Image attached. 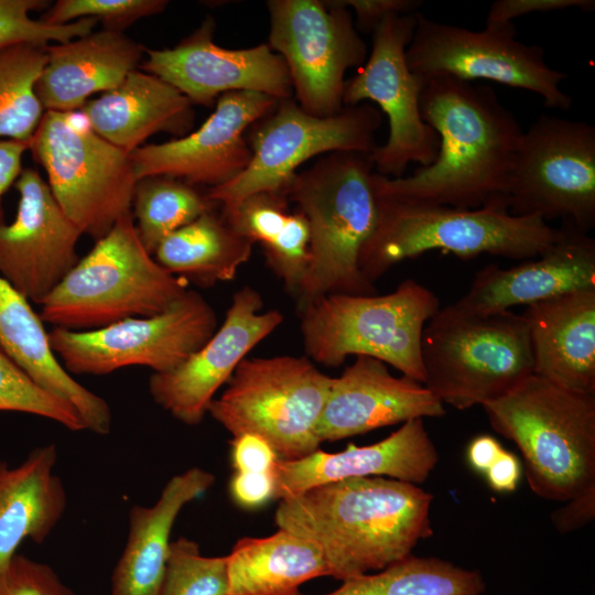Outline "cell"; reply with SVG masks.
<instances>
[{
    "label": "cell",
    "instance_id": "obj_13",
    "mask_svg": "<svg viewBox=\"0 0 595 595\" xmlns=\"http://www.w3.org/2000/svg\"><path fill=\"white\" fill-rule=\"evenodd\" d=\"M217 329L212 305L187 290L160 314L129 317L90 331L54 327L51 347L69 374L102 376L129 366L166 372L197 351Z\"/></svg>",
    "mask_w": 595,
    "mask_h": 595
},
{
    "label": "cell",
    "instance_id": "obj_1",
    "mask_svg": "<svg viewBox=\"0 0 595 595\" xmlns=\"http://www.w3.org/2000/svg\"><path fill=\"white\" fill-rule=\"evenodd\" d=\"M423 80L420 112L439 136L436 159L407 177L375 172L376 193L461 209L507 205L513 158L523 132L512 111L488 85L451 76Z\"/></svg>",
    "mask_w": 595,
    "mask_h": 595
},
{
    "label": "cell",
    "instance_id": "obj_45",
    "mask_svg": "<svg viewBox=\"0 0 595 595\" xmlns=\"http://www.w3.org/2000/svg\"><path fill=\"white\" fill-rule=\"evenodd\" d=\"M521 464L519 458L505 448L490 467L485 472L486 482L497 493L513 491L521 477Z\"/></svg>",
    "mask_w": 595,
    "mask_h": 595
},
{
    "label": "cell",
    "instance_id": "obj_10",
    "mask_svg": "<svg viewBox=\"0 0 595 595\" xmlns=\"http://www.w3.org/2000/svg\"><path fill=\"white\" fill-rule=\"evenodd\" d=\"M29 149L82 235L98 240L131 213L138 181L131 154L77 125L72 112L45 110Z\"/></svg>",
    "mask_w": 595,
    "mask_h": 595
},
{
    "label": "cell",
    "instance_id": "obj_44",
    "mask_svg": "<svg viewBox=\"0 0 595 595\" xmlns=\"http://www.w3.org/2000/svg\"><path fill=\"white\" fill-rule=\"evenodd\" d=\"M595 517V486L566 500V504L554 510L551 521L562 533L577 530L593 521Z\"/></svg>",
    "mask_w": 595,
    "mask_h": 595
},
{
    "label": "cell",
    "instance_id": "obj_12",
    "mask_svg": "<svg viewBox=\"0 0 595 595\" xmlns=\"http://www.w3.org/2000/svg\"><path fill=\"white\" fill-rule=\"evenodd\" d=\"M509 213L561 218L582 232L595 226V127L540 116L523 131L507 190Z\"/></svg>",
    "mask_w": 595,
    "mask_h": 595
},
{
    "label": "cell",
    "instance_id": "obj_39",
    "mask_svg": "<svg viewBox=\"0 0 595 595\" xmlns=\"http://www.w3.org/2000/svg\"><path fill=\"white\" fill-rule=\"evenodd\" d=\"M0 595H76L48 565L17 553L0 571Z\"/></svg>",
    "mask_w": 595,
    "mask_h": 595
},
{
    "label": "cell",
    "instance_id": "obj_40",
    "mask_svg": "<svg viewBox=\"0 0 595 595\" xmlns=\"http://www.w3.org/2000/svg\"><path fill=\"white\" fill-rule=\"evenodd\" d=\"M230 461L235 472L274 473L280 457L273 446L261 435L242 433L232 436Z\"/></svg>",
    "mask_w": 595,
    "mask_h": 595
},
{
    "label": "cell",
    "instance_id": "obj_24",
    "mask_svg": "<svg viewBox=\"0 0 595 595\" xmlns=\"http://www.w3.org/2000/svg\"><path fill=\"white\" fill-rule=\"evenodd\" d=\"M521 316L533 374L563 388L595 394V289L530 304Z\"/></svg>",
    "mask_w": 595,
    "mask_h": 595
},
{
    "label": "cell",
    "instance_id": "obj_42",
    "mask_svg": "<svg viewBox=\"0 0 595 595\" xmlns=\"http://www.w3.org/2000/svg\"><path fill=\"white\" fill-rule=\"evenodd\" d=\"M229 495L242 509H258L274 499V473L234 472Z\"/></svg>",
    "mask_w": 595,
    "mask_h": 595
},
{
    "label": "cell",
    "instance_id": "obj_30",
    "mask_svg": "<svg viewBox=\"0 0 595 595\" xmlns=\"http://www.w3.org/2000/svg\"><path fill=\"white\" fill-rule=\"evenodd\" d=\"M228 595H296L315 577L329 576L322 551L288 530L239 539L227 555Z\"/></svg>",
    "mask_w": 595,
    "mask_h": 595
},
{
    "label": "cell",
    "instance_id": "obj_22",
    "mask_svg": "<svg viewBox=\"0 0 595 595\" xmlns=\"http://www.w3.org/2000/svg\"><path fill=\"white\" fill-rule=\"evenodd\" d=\"M445 408L423 383L394 377L386 364L356 356L332 386L318 423V439L335 442L412 419L437 418Z\"/></svg>",
    "mask_w": 595,
    "mask_h": 595
},
{
    "label": "cell",
    "instance_id": "obj_47",
    "mask_svg": "<svg viewBox=\"0 0 595 595\" xmlns=\"http://www.w3.org/2000/svg\"><path fill=\"white\" fill-rule=\"evenodd\" d=\"M502 450L500 443L491 435H478L467 445V463L475 472L485 474Z\"/></svg>",
    "mask_w": 595,
    "mask_h": 595
},
{
    "label": "cell",
    "instance_id": "obj_18",
    "mask_svg": "<svg viewBox=\"0 0 595 595\" xmlns=\"http://www.w3.org/2000/svg\"><path fill=\"white\" fill-rule=\"evenodd\" d=\"M260 293L241 286L231 299L223 324L185 361L166 372H153L149 392L153 401L186 425L199 424L217 390L248 353L283 322L278 310L261 312Z\"/></svg>",
    "mask_w": 595,
    "mask_h": 595
},
{
    "label": "cell",
    "instance_id": "obj_46",
    "mask_svg": "<svg viewBox=\"0 0 595 595\" xmlns=\"http://www.w3.org/2000/svg\"><path fill=\"white\" fill-rule=\"evenodd\" d=\"M30 142L0 140V196L4 194L22 172V158Z\"/></svg>",
    "mask_w": 595,
    "mask_h": 595
},
{
    "label": "cell",
    "instance_id": "obj_6",
    "mask_svg": "<svg viewBox=\"0 0 595 595\" xmlns=\"http://www.w3.org/2000/svg\"><path fill=\"white\" fill-rule=\"evenodd\" d=\"M187 281L161 267L143 246L132 217L122 216L40 304L43 322L90 331L162 313Z\"/></svg>",
    "mask_w": 595,
    "mask_h": 595
},
{
    "label": "cell",
    "instance_id": "obj_35",
    "mask_svg": "<svg viewBox=\"0 0 595 595\" xmlns=\"http://www.w3.org/2000/svg\"><path fill=\"white\" fill-rule=\"evenodd\" d=\"M159 595H228L227 555L204 556L186 537L172 541Z\"/></svg>",
    "mask_w": 595,
    "mask_h": 595
},
{
    "label": "cell",
    "instance_id": "obj_33",
    "mask_svg": "<svg viewBox=\"0 0 595 595\" xmlns=\"http://www.w3.org/2000/svg\"><path fill=\"white\" fill-rule=\"evenodd\" d=\"M217 206L194 185L169 176H148L137 181L131 214L143 246L153 255L167 236Z\"/></svg>",
    "mask_w": 595,
    "mask_h": 595
},
{
    "label": "cell",
    "instance_id": "obj_38",
    "mask_svg": "<svg viewBox=\"0 0 595 595\" xmlns=\"http://www.w3.org/2000/svg\"><path fill=\"white\" fill-rule=\"evenodd\" d=\"M167 4L166 0H57L41 20L58 25L93 18L104 30L122 32L142 18L161 13Z\"/></svg>",
    "mask_w": 595,
    "mask_h": 595
},
{
    "label": "cell",
    "instance_id": "obj_16",
    "mask_svg": "<svg viewBox=\"0 0 595 595\" xmlns=\"http://www.w3.org/2000/svg\"><path fill=\"white\" fill-rule=\"evenodd\" d=\"M416 13V12H415ZM415 13L392 14L374 30L372 46L357 74L345 80L344 106L374 101L387 116L389 136L371 152L376 173L402 177L410 163L432 164L440 139L420 112L423 78L410 71L405 51L416 25Z\"/></svg>",
    "mask_w": 595,
    "mask_h": 595
},
{
    "label": "cell",
    "instance_id": "obj_43",
    "mask_svg": "<svg viewBox=\"0 0 595 595\" xmlns=\"http://www.w3.org/2000/svg\"><path fill=\"white\" fill-rule=\"evenodd\" d=\"M356 14V29L372 33L382 20L392 14H411L423 6L421 0H340Z\"/></svg>",
    "mask_w": 595,
    "mask_h": 595
},
{
    "label": "cell",
    "instance_id": "obj_28",
    "mask_svg": "<svg viewBox=\"0 0 595 595\" xmlns=\"http://www.w3.org/2000/svg\"><path fill=\"white\" fill-rule=\"evenodd\" d=\"M214 482L212 473L191 467L169 479L153 506L131 507L127 542L111 575V595H159L174 522L184 506Z\"/></svg>",
    "mask_w": 595,
    "mask_h": 595
},
{
    "label": "cell",
    "instance_id": "obj_9",
    "mask_svg": "<svg viewBox=\"0 0 595 595\" xmlns=\"http://www.w3.org/2000/svg\"><path fill=\"white\" fill-rule=\"evenodd\" d=\"M333 377L306 356L245 358L207 410L232 436L256 433L280 459L320 450L317 430Z\"/></svg>",
    "mask_w": 595,
    "mask_h": 595
},
{
    "label": "cell",
    "instance_id": "obj_32",
    "mask_svg": "<svg viewBox=\"0 0 595 595\" xmlns=\"http://www.w3.org/2000/svg\"><path fill=\"white\" fill-rule=\"evenodd\" d=\"M484 591L485 582L478 571L411 554L378 573L345 580L340 587L325 595H480Z\"/></svg>",
    "mask_w": 595,
    "mask_h": 595
},
{
    "label": "cell",
    "instance_id": "obj_34",
    "mask_svg": "<svg viewBox=\"0 0 595 595\" xmlns=\"http://www.w3.org/2000/svg\"><path fill=\"white\" fill-rule=\"evenodd\" d=\"M47 62V45L20 44L0 50V140L30 142L44 108L35 85Z\"/></svg>",
    "mask_w": 595,
    "mask_h": 595
},
{
    "label": "cell",
    "instance_id": "obj_8",
    "mask_svg": "<svg viewBox=\"0 0 595 595\" xmlns=\"http://www.w3.org/2000/svg\"><path fill=\"white\" fill-rule=\"evenodd\" d=\"M421 363L423 385L459 410L495 401L533 375L526 323L511 311L466 315L440 309L423 328Z\"/></svg>",
    "mask_w": 595,
    "mask_h": 595
},
{
    "label": "cell",
    "instance_id": "obj_14",
    "mask_svg": "<svg viewBox=\"0 0 595 595\" xmlns=\"http://www.w3.org/2000/svg\"><path fill=\"white\" fill-rule=\"evenodd\" d=\"M415 18L405 61L421 78L487 79L538 94L550 108L572 106V98L560 87L567 75L548 65L541 46L518 41L513 22L474 31L431 20L419 11Z\"/></svg>",
    "mask_w": 595,
    "mask_h": 595
},
{
    "label": "cell",
    "instance_id": "obj_2",
    "mask_svg": "<svg viewBox=\"0 0 595 595\" xmlns=\"http://www.w3.org/2000/svg\"><path fill=\"white\" fill-rule=\"evenodd\" d=\"M432 494L387 477L325 483L280 500L274 521L313 542L329 576L345 581L412 554L432 536Z\"/></svg>",
    "mask_w": 595,
    "mask_h": 595
},
{
    "label": "cell",
    "instance_id": "obj_41",
    "mask_svg": "<svg viewBox=\"0 0 595 595\" xmlns=\"http://www.w3.org/2000/svg\"><path fill=\"white\" fill-rule=\"evenodd\" d=\"M576 8L582 11H593L594 0H497L488 10L486 26H497L512 22L515 18L530 13H547L551 11Z\"/></svg>",
    "mask_w": 595,
    "mask_h": 595
},
{
    "label": "cell",
    "instance_id": "obj_37",
    "mask_svg": "<svg viewBox=\"0 0 595 595\" xmlns=\"http://www.w3.org/2000/svg\"><path fill=\"white\" fill-rule=\"evenodd\" d=\"M47 6L43 0H0V50L20 44L65 43L93 32L97 21L79 19L67 24L34 20L30 12Z\"/></svg>",
    "mask_w": 595,
    "mask_h": 595
},
{
    "label": "cell",
    "instance_id": "obj_26",
    "mask_svg": "<svg viewBox=\"0 0 595 595\" xmlns=\"http://www.w3.org/2000/svg\"><path fill=\"white\" fill-rule=\"evenodd\" d=\"M87 126L131 154L152 134L181 138L193 128V104L160 77L134 69L115 89L88 99L79 109Z\"/></svg>",
    "mask_w": 595,
    "mask_h": 595
},
{
    "label": "cell",
    "instance_id": "obj_15",
    "mask_svg": "<svg viewBox=\"0 0 595 595\" xmlns=\"http://www.w3.org/2000/svg\"><path fill=\"white\" fill-rule=\"evenodd\" d=\"M269 47L285 62L295 100L329 117L344 108V76L367 58V45L340 0H269Z\"/></svg>",
    "mask_w": 595,
    "mask_h": 595
},
{
    "label": "cell",
    "instance_id": "obj_20",
    "mask_svg": "<svg viewBox=\"0 0 595 595\" xmlns=\"http://www.w3.org/2000/svg\"><path fill=\"white\" fill-rule=\"evenodd\" d=\"M14 187L15 218L0 224V274L29 301L41 304L79 260L82 232L35 170L23 169Z\"/></svg>",
    "mask_w": 595,
    "mask_h": 595
},
{
    "label": "cell",
    "instance_id": "obj_29",
    "mask_svg": "<svg viewBox=\"0 0 595 595\" xmlns=\"http://www.w3.org/2000/svg\"><path fill=\"white\" fill-rule=\"evenodd\" d=\"M54 443L32 450L17 466L0 461V571L30 539L42 544L67 507V494L54 473Z\"/></svg>",
    "mask_w": 595,
    "mask_h": 595
},
{
    "label": "cell",
    "instance_id": "obj_21",
    "mask_svg": "<svg viewBox=\"0 0 595 595\" xmlns=\"http://www.w3.org/2000/svg\"><path fill=\"white\" fill-rule=\"evenodd\" d=\"M561 238L534 260L510 268L489 264L447 307L458 314L510 311L565 293L595 289V240L565 223Z\"/></svg>",
    "mask_w": 595,
    "mask_h": 595
},
{
    "label": "cell",
    "instance_id": "obj_11",
    "mask_svg": "<svg viewBox=\"0 0 595 595\" xmlns=\"http://www.w3.org/2000/svg\"><path fill=\"white\" fill-rule=\"evenodd\" d=\"M381 122L380 110L368 102L317 117L303 110L294 98L280 99L246 132L252 153L247 167L206 194L219 205L261 192L283 194L298 167L311 158L337 151L371 153Z\"/></svg>",
    "mask_w": 595,
    "mask_h": 595
},
{
    "label": "cell",
    "instance_id": "obj_5",
    "mask_svg": "<svg viewBox=\"0 0 595 595\" xmlns=\"http://www.w3.org/2000/svg\"><path fill=\"white\" fill-rule=\"evenodd\" d=\"M482 407L491 428L518 446L536 495L566 501L595 486V394L533 374Z\"/></svg>",
    "mask_w": 595,
    "mask_h": 595
},
{
    "label": "cell",
    "instance_id": "obj_19",
    "mask_svg": "<svg viewBox=\"0 0 595 595\" xmlns=\"http://www.w3.org/2000/svg\"><path fill=\"white\" fill-rule=\"evenodd\" d=\"M278 100L252 91L221 95L213 113L195 131L133 151L131 160L137 180L169 176L209 188L231 181L252 156L246 139L248 128Z\"/></svg>",
    "mask_w": 595,
    "mask_h": 595
},
{
    "label": "cell",
    "instance_id": "obj_7",
    "mask_svg": "<svg viewBox=\"0 0 595 595\" xmlns=\"http://www.w3.org/2000/svg\"><path fill=\"white\" fill-rule=\"evenodd\" d=\"M436 295L408 279L388 294H327L300 309L306 357L326 367L368 356L421 383V337L440 310Z\"/></svg>",
    "mask_w": 595,
    "mask_h": 595
},
{
    "label": "cell",
    "instance_id": "obj_17",
    "mask_svg": "<svg viewBox=\"0 0 595 595\" xmlns=\"http://www.w3.org/2000/svg\"><path fill=\"white\" fill-rule=\"evenodd\" d=\"M214 31L215 21L207 17L175 46L145 48L142 71L175 87L193 105L210 107L221 95L231 91L293 98L288 66L268 44L226 48L214 42Z\"/></svg>",
    "mask_w": 595,
    "mask_h": 595
},
{
    "label": "cell",
    "instance_id": "obj_4",
    "mask_svg": "<svg viewBox=\"0 0 595 595\" xmlns=\"http://www.w3.org/2000/svg\"><path fill=\"white\" fill-rule=\"evenodd\" d=\"M371 153L331 152L284 190L310 227V263L296 298L299 310L327 294H377L358 266L377 221Z\"/></svg>",
    "mask_w": 595,
    "mask_h": 595
},
{
    "label": "cell",
    "instance_id": "obj_25",
    "mask_svg": "<svg viewBox=\"0 0 595 595\" xmlns=\"http://www.w3.org/2000/svg\"><path fill=\"white\" fill-rule=\"evenodd\" d=\"M145 47L123 32L101 30L47 45V62L35 85L46 110L73 112L88 98L118 87L137 69Z\"/></svg>",
    "mask_w": 595,
    "mask_h": 595
},
{
    "label": "cell",
    "instance_id": "obj_23",
    "mask_svg": "<svg viewBox=\"0 0 595 595\" xmlns=\"http://www.w3.org/2000/svg\"><path fill=\"white\" fill-rule=\"evenodd\" d=\"M437 461L423 419H412L375 444H349L336 453L317 450L300 459H280L274 469V499L357 477H389L416 485L430 476Z\"/></svg>",
    "mask_w": 595,
    "mask_h": 595
},
{
    "label": "cell",
    "instance_id": "obj_27",
    "mask_svg": "<svg viewBox=\"0 0 595 595\" xmlns=\"http://www.w3.org/2000/svg\"><path fill=\"white\" fill-rule=\"evenodd\" d=\"M43 323L29 300L0 275V348L36 385L71 404L86 430L108 434L112 423L109 404L62 366Z\"/></svg>",
    "mask_w": 595,
    "mask_h": 595
},
{
    "label": "cell",
    "instance_id": "obj_36",
    "mask_svg": "<svg viewBox=\"0 0 595 595\" xmlns=\"http://www.w3.org/2000/svg\"><path fill=\"white\" fill-rule=\"evenodd\" d=\"M0 411L45 418L73 432L86 430L83 419L71 404L36 385L1 348Z\"/></svg>",
    "mask_w": 595,
    "mask_h": 595
},
{
    "label": "cell",
    "instance_id": "obj_3",
    "mask_svg": "<svg viewBox=\"0 0 595 595\" xmlns=\"http://www.w3.org/2000/svg\"><path fill=\"white\" fill-rule=\"evenodd\" d=\"M376 198V226L358 260L371 283L394 264L431 250L463 259L489 253L524 260L540 256L563 234L539 216L510 214L505 203L461 209L378 193Z\"/></svg>",
    "mask_w": 595,
    "mask_h": 595
},
{
    "label": "cell",
    "instance_id": "obj_31",
    "mask_svg": "<svg viewBox=\"0 0 595 595\" xmlns=\"http://www.w3.org/2000/svg\"><path fill=\"white\" fill-rule=\"evenodd\" d=\"M252 246L213 209L167 236L153 257L170 273L212 286L232 280Z\"/></svg>",
    "mask_w": 595,
    "mask_h": 595
}]
</instances>
